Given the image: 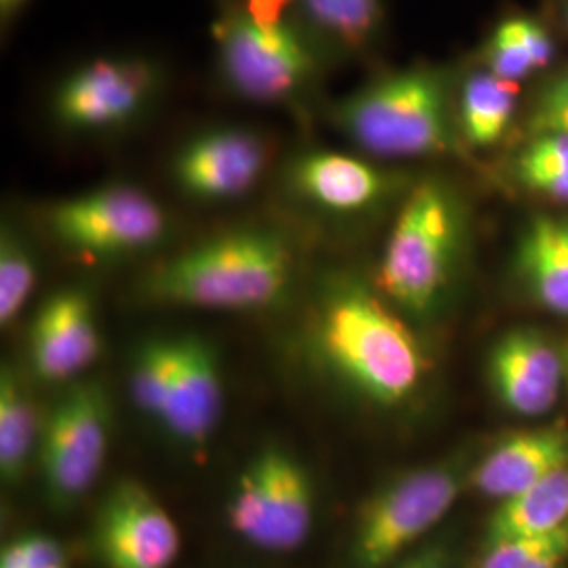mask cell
Here are the masks:
<instances>
[{"label": "cell", "instance_id": "f1b7e54d", "mask_svg": "<svg viewBox=\"0 0 568 568\" xmlns=\"http://www.w3.org/2000/svg\"><path fill=\"white\" fill-rule=\"evenodd\" d=\"M396 568H453L447 549L426 548Z\"/></svg>", "mask_w": 568, "mask_h": 568}, {"label": "cell", "instance_id": "4316f807", "mask_svg": "<svg viewBox=\"0 0 568 568\" xmlns=\"http://www.w3.org/2000/svg\"><path fill=\"white\" fill-rule=\"evenodd\" d=\"M528 138L568 133V68L546 84L527 114Z\"/></svg>", "mask_w": 568, "mask_h": 568}, {"label": "cell", "instance_id": "ffe728a7", "mask_svg": "<svg viewBox=\"0 0 568 568\" xmlns=\"http://www.w3.org/2000/svg\"><path fill=\"white\" fill-rule=\"evenodd\" d=\"M41 415L30 387L13 365L0 373V476L7 487H18L39 457Z\"/></svg>", "mask_w": 568, "mask_h": 568}, {"label": "cell", "instance_id": "44dd1931", "mask_svg": "<svg viewBox=\"0 0 568 568\" xmlns=\"http://www.w3.org/2000/svg\"><path fill=\"white\" fill-rule=\"evenodd\" d=\"M520 98L518 82L504 81L487 68L471 70L457 84V124L466 148H490L508 133Z\"/></svg>", "mask_w": 568, "mask_h": 568}, {"label": "cell", "instance_id": "4fadbf2b", "mask_svg": "<svg viewBox=\"0 0 568 568\" xmlns=\"http://www.w3.org/2000/svg\"><path fill=\"white\" fill-rule=\"evenodd\" d=\"M272 143L248 124H213L185 138L173 152L171 182L187 201L225 204L241 201L264 180Z\"/></svg>", "mask_w": 568, "mask_h": 568}, {"label": "cell", "instance_id": "7402d4cb", "mask_svg": "<svg viewBox=\"0 0 568 568\" xmlns=\"http://www.w3.org/2000/svg\"><path fill=\"white\" fill-rule=\"evenodd\" d=\"M568 525V466L501 501L488 523L487 544L549 535Z\"/></svg>", "mask_w": 568, "mask_h": 568}, {"label": "cell", "instance_id": "603a6c76", "mask_svg": "<svg viewBox=\"0 0 568 568\" xmlns=\"http://www.w3.org/2000/svg\"><path fill=\"white\" fill-rule=\"evenodd\" d=\"M39 283V257L30 236L13 220L0 230V323L13 325Z\"/></svg>", "mask_w": 568, "mask_h": 568}, {"label": "cell", "instance_id": "ac0fdd59", "mask_svg": "<svg viewBox=\"0 0 568 568\" xmlns=\"http://www.w3.org/2000/svg\"><path fill=\"white\" fill-rule=\"evenodd\" d=\"M295 20L333 65L365 60L386 34V0H300Z\"/></svg>", "mask_w": 568, "mask_h": 568}, {"label": "cell", "instance_id": "e0dca14e", "mask_svg": "<svg viewBox=\"0 0 568 568\" xmlns=\"http://www.w3.org/2000/svg\"><path fill=\"white\" fill-rule=\"evenodd\" d=\"M568 466V432L558 427L511 434L471 467L469 485L480 495L506 501Z\"/></svg>", "mask_w": 568, "mask_h": 568}, {"label": "cell", "instance_id": "52a82bcc", "mask_svg": "<svg viewBox=\"0 0 568 568\" xmlns=\"http://www.w3.org/2000/svg\"><path fill=\"white\" fill-rule=\"evenodd\" d=\"M44 225L55 243L89 262L131 260L159 248L169 215L150 192L112 182L47 206Z\"/></svg>", "mask_w": 568, "mask_h": 568}, {"label": "cell", "instance_id": "6da1fadb", "mask_svg": "<svg viewBox=\"0 0 568 568\" xmlns=\"http://www.w3.org/2000/svg\"><path fill=\"white\" fill-rule=\"evenodd\" d=\"M305 344L314 366L345 394L382 408L410 403L426 384V349L384 293L354 272L318 286Z\"/></svg>", "mask_w": 568, "mask_h": 568}, {"label": "cell", "instance_id": "30bf717a", "mask_svg": "<svg viewBox=\"0 0 568 568\" xmlns=\"http://www.w3.org/2000/svg\"><path fill=\"white\" fill-rule=\"evenodd\" d=\"M225 387L215 347L203 337L163 335L143 384L145 419L187 450H203L222 424Z\"/></svg>", "mask_w": 568, "mask_h": 568}, {"label": "cell", "instance_id": "8fae6325", "mask_svg": "<svg viewBox=\"0 0 568 568\" xmlns=\"http://www.w3.org/2000/svg\"><path fill=\"white\" fill-rule=\"evenodd\" d=\"M110 432L112 406L105 387L95 379L72 384L47 413L37 462L53 508H74L95 487Z\"/></svg>", "mask_w": 568, "mask_h": 568}, {"label": "cell", "instance_id": "ba28073f", "mask_svg": "<svg viewBox=\"0 0 568 568\" xmlns=\"http://www.w3.org/2000/svg\"><path fill=\"white\" fill-rule=\"evenodd\" d=\"M469 474L464 459H445L379 488L358 511L349 544L352 567L387 568L398 560L447 516Z\"/></svg>", "mask_w": 568, "mask_h": 568}, {"label": "cell", "instance_id": "83f0119b", "mask_svg": "<svg viewBox=\"0 0 568 568\" xmlns=\"http://www.w3.org/2000/svg\"><path fill=\"white\" fill-rule=\"evenodd\" d=\"M244 11L251 16V20L262 26H283L295 20L297 2L300 0H241Z\"/></svg>", "mask_w": 568, "mask_h": 568}, {"label": "cell", "instance_id": "1f68e13d", "mask_svg": "<svg viewBox=\"0 0 568 568\" xmlns=\"http://www.w3.org/2000/svg\"><path fill=\"white\" fill-rule=\"evenodd\" d=\"M562 356H565V375H567L568 382V347L565 349V354H562Z\"/></svg>", "mask_w": 568, "mask_h": 568}, {"label": "cell", "instance_id": "484cf974", "mask_svg": "<svg viewBox=\"0 0 568 568\" xmlns=\"http://www.w3.org/2000/svg\"><path fill=\"white\" fill-rule=\"evenodd\" d=\"M0 568H70V560L55 537L28 532L4 544Z\"/></svg>", "mask_w": 568, "mask_h": 568}, {"label": "cell", "instance_id": "d6986e66", "mask_svg": "<svg viewBox=\"0 0 568 568\" xmlns=\"http://www.w3.org/2000/svg\"><path fill=\"white\" fill-rule=\"evenodd\" d=\"M516 264L535 300L568 316V217H532L516 248Z\"/></svg>", "mask_w": 568, "mask_h": 568}, {"label": "cell", "instance_id": "5b68a950", "mask_svg": "<svg viewBox=\"0 0 568 568\" xmlns=\"http://www.w3.org/2000/svg\"><path fill=\"white\" fill-rule=\"evenodd\" d=\"M464 201L443 180L427 178L406 190L389 230L377 288L410 316H429L447 300L464 260Z\"/></svg>", "mask_w": 568, "mask_h": 568}, {"label": "cell", "instance_id": "cb8c5ba5", "mask_svg": "<svg viewBox=\"0 0 568 568\" xmlns=\"http://www.w3.org/2000/svg\"><path fill=\"white\" fill-rule=\"evenodd\" d=\"M511 171L530 194L568 204V133L528 138Z\"/></svg>", "mask_w": 568, "mask_h": 568}, {"label": "cell", "instance_id": "2e32d148", "mask_svg": "<svg viewBox=\"0 0 568 568\" xmlns=\"http://www.w3.org/2000/svg\"><path fill=\"white\" fill-rule=\"evenodd\" d=\"M488 377L499 400L523 417H541L560 396L565 356L530 328L504 335L488 354Z\"/></svg>", "mask_w": 568, "mask_h": 568}, {"label": "cell", "instance_id": "9c48e42d", "mask_svg": "<svg viewBox=\"0 0 568 568\" xmlns=\"http://www.w3.org/2000/svg\"><path fill=\"white\" fill-rule=\"evenodd\" d=\"M225 511L244 544L291 554L304 546L316 520L312 474L288 448L267 445L239 474Z\"/></svg>", "mask_w": 568, "mask_h": 568}, {"label": "cell", "instance_id": "d4e9b609", "mask_svg": "<svg viewBox=\"0 0 568 568\" xmlns=\"http://www.w3.org/2000/svg\"><path fill=\"white\" fill-rule=\"evenodd\" d=\"M483 68L509 82H520L537 74V65L528 53L527 44L518 37L511 18L495 26L483 47Z\"/></svg>", "mask_w": 568, "mask_h": 568}, {"label": "cell", "instance_id": "277c9868", "mask_svg": "<svg viewBox=\"0 0 568 568\" xmlns=\"http://www.w3.org/2000/svg\"><path fill=\"white\" fill-rule=\"evenodd\" d=\"M213 65L225 93L239 102L305 114L318 103L331 60L293 20L262 26L241 0H213Z\"/></svg>", "mask_w": 568, "mask_h": 568}, {"label": "cell", "instance_id": "9a60e30c", "mask_svg": "<svg viewBox=\"0 0 568 568\" xmlns=\"http://www.w3.org/2000/svg\"><path fill=\"white\" fill-rule=\"evenodd\" d=\"M32 373L47 384L77 379L100 358L102 335L89 291L65 286L44 300L30 325Z\"/></svg>", "mask_w": 568, "mask_h": 568}, {"label": "cell", "instance_id": "4dcf8cb0", "mask_svg": "<svg viewBox=\"0 0 568 568\" xmlns=\"http://www.w3.org/2000/svg\"><path fill=\"white\" fill-rule=\"evenodd\" d=\"M562 2V16H565V21H567L568 28V0H560Z\"/></svg>", "mask_w": 568, "mask_h": 568}, {"label": "cell", "instance_id": "7c38bea8", "mask_svg": "<svg viewBox=\"0 0 568 568\" xmlns=\"http://www.w3.org/2000/svg\"><path fill=\"white\" fill-rule=\"evenodd\" d=\"M403 187L405 180L375 159L326 145L297 148L281 169L284 199L325 222L366 220Z\"/></svg>", "mask_w": 568, "mask_h": 568}, {"label": "cell", "instance_id": "f546056e", "mask_svg": "<svg viewBox=\"0 0 568 568\" xmlns=\"http://www.w3.org/2000/svg\"><path fill=\"white\" fill-rule=\"evenodd\" d=\"M32 0H0V32L7 37Z\"/></svg>", "mask_w": 568, "mask_h": 568}, {"label": "cell", "instance_id": "5bb4252c", "mask_svg": "<svg viewBox=\"0 0 568 568\" xmlns=\"http://www.w3.org/2000/svg\"><path fill=\"white\" fill-rule=\"evenodd\" d=\"M93 546L105 568H171L182 535L150 488L119 480L98 509Z\"/></svg>", "mask_w": 568, "mask_h": 568}, {"label": "cell", "instance_id": "3957f363", "mask_svg": "<svg viewBox=\"0 0 568 568\" xmlns=\"http://www.w3.org/2000/svg\"><path fill=\"white\" fill-rule=\"evenodd\" d=\"M297 248L274 225H239L190 244L154 265L142 293L154 304L264 312L283 304L295 281Z\"/></svg>", "mask_w": 568, "mask_h": 568}, {"label": "cell", "instance_id": "8992f818", "mask_svg": "<svg viewBox=\"0 0 568 568\" xmlns=\"http://www.w3.org/2000/svg\"><path fill=\"white\" fill-rule=\"evenodd\" d=\"M166 65L159 58L103 53L63 72L47 98V119L72 140H110L148 121L164 100Z\"/></svg>", "mask_w": 568, "mask_h": 568}, {"label": "cell", "instance_id": "7a4b0ae2", "mask_svg": "<svg viewBox=\"0 0 568 568\" xmlns=\"http://www.w3.org/2000/svg\"><path fill=\"white\" fill-rule=\"evenodd\" d=\"M453 68L413 63L389 70L326 103V122L375 161L459 156L466 150L457 124Z\"/></svg>", "mask_w": 568, "mask_h": 568}]
</instances>
